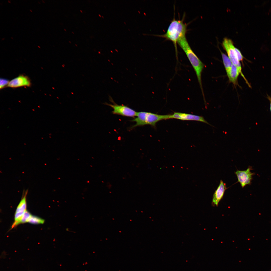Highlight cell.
I'll list each match as a JSON object with an SVG mask.
<instances>
[{
    "label": "cell",
    "mask_w": 271,
    "mask_h": 271,
    "mask_svg": "<svg viewBox=\"0 0 271 271\" xmlns=\"http://www.w3.org/2000/svg\"><path fill=\"white\" fill-rule=\"evenodd\" d=\"M8 2H9V3H11L10 1H8Z\"/></svg>",
    "instance_id": "18"
},
{
    "label": "cell",
    "mask_w": 271,
    "mask_h": 271,
    "mask_svg": "<svg viewBox=\"0 0 271 271\" xmlns=\"http://www.w3.org/2000/svg\"><path fill=\"white\" fill-rule=\"evenodd\" d=\"M31 216V213L28 211L26 210L22 215L20 221V224L28 222Z\"/></svg>",
    "instance_id": "14"
},
{
    "label": "cell",
    "mask_w": 271,
    "mask_h": 271,
    "mask_svg": "<svg viewBox=\"0 0 271 271\" xmlns=\"http://www.w3.org/2000/svg\"><path fill=\"white\" fill-rule=\"evenodd\" d=\"M30 10V11H31V12H32V10Z\"/></svg>",
    "instance_id": "19"
},
{
    "label": "cell",
    "mask_w": 271,
    "mask_h": 271,
    "mask_svg": "<svg viewBox=\"0 0 271 271\" xmlns=\"http://www.w3.org/2000/svg\"><path fill=\"white\" fill-rule=\"evenodd\" d=\"M222 45L233 64L237 67L240 74L245 80L246 84L249 87H250V85L242 73L241 64L237 57L235 50V47L234 45L233 41L230 39L225 38L223 39Z\"/></svg>",
    "instance_id": "4"
},
{
    "label": "cell",
    "mask_w": 271,
    "mask_h": 271,
    "mask_svg": "<svg viewBox=\"0 0 271 271\" xmlns=\"http://www.w3.org/2000/svg\"><path fill=\"white\" fill-rule=\"evenodd\" d=\"M267 98L268 100L269 101L270 103V112H271V97L269 96H268V95H267Z\"/></svg>",
    "instance_id": "17"
},
{
    "label": "cell",
    "mask_w": 271,
    "mask_h": 271,
    "mask_svg": "<svg viewBox=\"0 0 271 271\" xmlns=\"http://www.w3.org/2000/svg\"><path fill=\"white\" fill-rule=\"evenodd\" d=\"M252 169V167L249 166L246 170H237L235 172L238 182L240 183L242 188H244L247 185L251 184L252 176L255 174V173H252L251 171Z\"/></svg>",
    "instance_id": "6"
},
{
    "label": "cell",
    "mask_w": 271,
    "mask_h": 271,
    "mask_svg": "<svg viewBox=\"0 0 271 271\" xmlns=\"http://www.w3.org/2000/svg\"><path fill=\"white\" fill-rule=\"evenodd\" d=\"M138 12H139V13H140V12L139 11Z\"/></svg>",
    "instance_id": "24"
},
{
    "label": "cell",
    "mask_w": 271,
    "mask_h": 271,
    "mask_svg": "<svg viewBox=\"0 0 271 271\" xmlns=\"http://www.w3.org/2000/svg\"><path fill=\"white\" fill-rule=\"evenodd\" d=\"M99 16H100V17H101V15H100V14H99Z\"/></svg>",
    "instance_id": "22"
},
{
    "label": "cell",
    "mask_w": 271,
    "mask_h": 271,
    "mask_svg": "<svg viewBox=\"0 0 271 271\" xmlns=\"http://www.w3.org/2000/svg\"><path fill=\"white\" fill-rule=\"evenodd\" d=\"M42 1V2H43V3H44V1Z\"/></svg>",
    "instance_id": "20"
},
{
    "label": "cell",
    "mask_w": 271,
    "mask_h": 271,
    "mask_svg": "<svg viewBox=\"0 0 271 271\" xmlns=\"http://www.w3.org/2000/svg\"><path fill=\"white\" fill-rule=\"evenodd\" d=\"M227 189L226 184L221 180L219 185L213 196L212 203L217 206L220 201L223 198L225 190Z\"/></svg>",
    "instance_id": "10"
},
{
    "label": "cell",
    "mask_w": 271,
    "mask_h": 271,
    "mask_svg": "<svg viewBox=\"0 0 271 271\" xmlns=\"http://www.w3.org/2000/svg\"><path fill=\"white\" fill-rule=\"evenodd\" d=\"M4 39H5V38L3 39H2V40H3Z\"/></svg>",
    "instance_id": "23"
},
{
    "label": "cell",
    "mask_w": 271,
    "mask_h": 271,
    "mask_svg": "<svg viewBox=\"0 0 271 271\" xmlns=\"http://www.w3.org/2000/svg\"><path fill=\"white\" fill-rule=\"evenodd\" d=\"M28 191H24L22 198L16 210L14 216V222L11 228H13L20 224V221L22 215L27 210L26 196Z\"/></svg>",
    "instance_id": "7"
},
{
    "label": "cell",
    "mask_w": 271,
    "mask_h": 271,
    "mask_svg": "<svg viewBox=\"0 0 271 271\" xmlns=\"http://www.w3.org/2000/svg\"><path fill=\"white\" fill-rule=\"evenodd\" d=\"M235 52L238 60L240 62L242 61L244 59V57L242 55L240 51L236 48H234Z\"/></svg>",
    "instance_id": "16"
},
{
    "label": "cell",
    "mask_w": 271,
    "mask_h": 271,
    "mask_svg": "<svg viewBox=\"0 0 271 271\" xmlns=\"http://www.w3.org/2000/svg\"><path fill=\"white\" fill-rule=\"evenodd\" d=\"M176 119L183 120H193L200 121L213 126L209 124L202 116L189 114L174 112L170 115V119Z\"/></svg>",
    "instance_id": "8"
},
{
    "label": "cell",
    "mask_w": 271,
    "mask_h": 271,
    "mask_svg": "<svg viewBox=\"0 0 271 271\" xmlns=\"http://www.w3.org/2000/svg\"><path fill=\"white\" fill-rule=\"evenodd\" d=\"M240 73L237 67L233 64L228 74L227 75L230 82L235 86L238 84L237 79Z\"/></svg>",
    "instance_id": "11"
},
{
    "label": "cell",
    "mask_w": 271,
    "mask_h": 271,
    "mask_svg": "<svg viewBox=\"0 0 271 271\" xmlns=\"http://www.w3.org/2000/svg\"><path fill=\"white\" fill-rule=\"evenodd\" d=\"M184 16H183L181 20H176L174 18L171 22L165 33L162 35H156L172 42L175 47L177 59L178 52L177 44L180 40L186 37L187 31V25L184 22Z\"/></svg>",
    "instance_id": "1"
},
{
    "label": "cell",
    "mask_w": 271,
    "mask_h": 271,
    "mask_svg": "<svg viewBox=\"0 0 271 271\" xmlns=\"http://www.w3.org/2000/svg\"><path fill=\"white\" fill-rule=\"evenodd\" d=\"M31 85L30 80L28 77L20 75L10 81L7 87L15 88L25 86L30 87Z\"/></svg>",
    "instance_id": "9"
},
{
    "label": "cell",
    "mask_w": 271,
    "mask_h": 271,
    "mask_svg": "<svg viewBox=\"0 0 271 271\" xmlns=\"http://www.w3.org/2000/svg\"><path fill=\"white\" fill-rule=\"evenodd\" d=\"M137 117L131 121L136 122L132 128L150 125L155 126L156 123L162 120L170 119V115H161L146 112H137Z\"/></svg>",
    "instance_id": "3"
},
{
    "label": "cell",
    "mask_w": 271,
    "mask_h": 271,
    "mask_svg": "<svg viewBox=\"0 0 271 271\" xmlns=\"http://www.w3.org/2000/svg\"><path fill=\"white\" fill-rule=\"evenodd\" d=\"M110 99V100L113 102V104L105 103V104L113 109V110L112 112L113 114L132 117L136 116L137 112L134 110L124 105H118L115 103L112 98Z\"/></svg>",
    "instance_id": "5"
},
{
    "label": "cell",
    "mask_w": 271,
    "mask_h": 271,
    "mask_svg": "<svg viewBox=\"0 0 271 271\" xmlns=\"http://www.w3.org/2000/svg\"><path fill=\"white\" fill-rule=\"evenodd\" d=\"M11 38H12V39H13V37H11Z\"/></svg>",
    "instance_id": "25"
},
{
    "label": "cell",
    "mask_w": 271,
    "mask_h": 271,
    "mask_svg": "<svg viewBox=\"0 0 271 271\" xmlns=\"http://www.w3.org/2000/svg\"><path fill=\"white\" fill-rule=\"evenodd\" d=\"M38 46V47H39V48H40V46Z\"/></svg>",
    "instance_id": "21"
},
{
    "label": "cell",
    "mask_w": 271,
    "mask_h": 271,
    "mask_svg": "<svg viewBox=\"0 0 271 271\" xmlns=\"http://www.w3.org/2000/svg\"><path fill=\"white\" fill-rule=\"evenodd\" d=\"M222 59L225 68L227 75L233 64L229 57L221 51Z\"/></svg>",
    "instance_id": "12"
},
{
    "label": "cell",
    "mask_w": 271,
    "mask_h": 271,
    "mask_svg": "<svg viewBox=\"0 0 271 271\" xmlns=\"http://www.w3.org/2000/svg\"><path fill=\"white\" fill-rule=\"evenodd\" d=\"M102 17L103 18V17L102 16Z\"/></svg>",
    "instance_id": "27"
},
{
    "label": "cell",
    "mask_w": 271,
    "mask_h": 271,
    "mask_svg": "<svg viewBox=\"0 0 271 271\" xmlns=\"http://www.w3.org/2000/svg\"><path fill=\"white\" fill-rule=\"evenodd\" d=\"M177 44L185 53L193 67L196 73L198 81L204 96L201 75L204 66V64L192 50L186 37L180 40L178 42Z\"/></svg>",
    "instance_id": "2"
},
{
    "label": "cell",
    "mask_w": 271,
    "mask_h": 271,
    "mask_svg": "<svg viewBox=\"0 0 271 271\" xmlns=\"http://www.w3.org/2000/svg\"><path fill=\"white\" fill-rule=\"evenodd\" d=\"M39 2V3L40 4V3L39 2Z\"/></svg>",
    "instance_id": "26"
},
{
    "label": "cell",
    "mask_w": 271,
    "mask_h": 271,
    "mask_svg": "<svg viewBox=\"0 0 271 271\" xmlns=\"http://www.w3.org/2000/svg\"><path fill=\"white\" fill-rule=\"evenodd\" d=\"M0 89H3L6 87H7L10 82L8 79L3 78L0 79Z\"/></svg>",
    "instance_id": "15"
},
{
    "label": "cell",
    "mask_w": 271,
    "mask_h": 271,
    "mask_svg": "<svg viewBox=\"0 0 271 271\" xmlns=\"http://www.w3.org/2000/svg\"><path fill=\"white\" fill-rule=\"evenodd\" d=\"M44 222V219L39 217L32 215L28 222L32 224H43Z\"/></svg>",
    "instance_id": "13"
}]
</instances>
